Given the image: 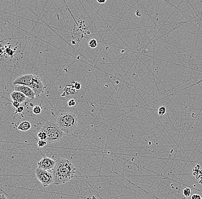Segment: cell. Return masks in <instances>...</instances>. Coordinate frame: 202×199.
<instances>
[{"instance_id":"1","label":"cell","mask_w":202,"mask_h":199,"mask_svg":"<svg viewBox=\"0 0 202 199\" xmlns=\"http://www.w3.org/2000/svg\"><path fill=\"white\" fill-rule=\"evenodd\" d=\"M76 168L69 159L61 158L56 161L53 169L54 184L56 185L64 184L74 178Z\"/></svg>"},{"instance_id":"2","label":"cell","mask_w":202,"mask_h":199,"mask_svg":"<svg viewBox=\"0 0 202 199\" xmlns=\"http://www.w3.org/2000/svg\"><path fill=\"white\" fill-rule=\"evenodd\" d=\"M56 123L64 133L70 134L76 129L78 118L73 112H64L58 116Z\"/></svg>"},{"instance_id":"3","label":"cell","mask_w":202,"mask_h":199,"mask_svg":"<svg viewBox=\"0 0 202 199\" xmlns=\"http://www.w3.org/2000/svg\"><path fill=\"white\" fill-rule=\"evenodd\" d=\"M41 130L45 132L47 135V142L50 143L59 141L64 135V133L57 124L52 122H47Z\"/></svg>"},{"instance_id":"4","label":"cell","mask_w":202,"mask_h":199,"mask_svg":"<svg viewBox=\"0 0 202 199\" xmlns=\"http://www.w3.org/2000/svg\"><path fill=\"white\" fill-rule=\"evenodd\" d=\"M35 174L37 179L42 184L44 187H47L52 184H54L53 174L50 172L38 168L36 169Z\"/></svg>"},{"instance_id":"5","label":"cell","mask_w":202,"mask_h":199,"mask_svg":"<svg viewBox=\"0 0 202 199\" xmlns=\"http://www.w3.org/2000/svg\"><path fill=\"white\" fill-rule=\"evenodd\" d=\"M28 87L33 91L36 96H39L41 94L44 92L45 90V87L43 81L37 75H35L33 81Z\"/></svg>"},{"instance_id":"6","label":"cell","mask_w":202,"mask_h":199,"mask_svg":"<svg viewBox=\"0 0 202 199\" xmlns=\"http://www.w3.org/2000/svg\"><path fill=\"white\" fill-rule=\"evenodd\" d=\"M56 164V161L50 157L44 156L42 159L38 162V167L39 168L47 170H51L54 168Z\"/></svg>"},{"instance_id":"7","label":"cell","mask_w":202,"mask_h":199,"mask_svg":"<svg viewBox=\"0 0 202 199\" xmlns=\"http://www.w3.org/2000/svg\"><path fill=\"white\" fill-rule=\"evenodd\" d=\"M35 75L32 74H25L21 75L17 78L13 82L14 85H21L29 86L35 78Z\"/></svg>"},{"instance_id":"8","label":"cell","mask_w":202,"mask_h":199,"mask_svg":"<svg viewBox=\"0 0 202 199\" xmlns=\"http://www.w3.org/2000/svg\"><path fill=\"white\" fill-rule=\"evenodd\" d=\"M14 91H19L24 94L26 97L30 99H35L36 97L33 91L28 86H21V85H16L14 87Z\"/></svg>"},{"instance_id":"9","label":"cell","mask_w":202,"mask_h":199,"mask_svg":"<svg viewBox=\"0 0 202 199\" xmlns=\"http://www.w3.org/2000/svg\"><path fill=\"white\" fill-rule=\"evenodd\" d=\"M10 98L13 100L17 101L20 103H22L26 100V96L20 92L14 91L10 94Z\"/></svg>"},{"instance_id":"10","label":"cell","mask_w":202,"mask_h":199,"mask_svg":"<svg viewBox=\"0 0 202 199\" xmlns=\"http://www.w3.org/2000/svg\"><path fill=\"white\" fill-rule=\"evenodd\" d=\"M76 92H77L76 90H75V89L74 88L73 84L67 85L64 87L63 90V92L61 95V97H64L70 95H74Z\"/></svg>"},{"instance_id":"11","label":"cell","mask_w":202,"mask_h":199,"mask_svg":"<svg viewBox=\"0 0 202 199\" xmlns=\"http://www.w3.org/2000/svg\"><path fill=\"white\" fill-rule=\"evenodd\" d=\"M32 125L28 121H24L19 125L17 129L21 131H27L31 129Z\"/></svg>"},{"instance_id":"12","label":"cell","mask_w":202,"mask_h":199,"mask_svg":"<svg viewBox=\"0 0 202 199\" xmlns=\"http://www.w3.org/2000/svg\"><path fill=\"white\" fill-rule=\"evenodd\" d=\"M38 137L39 138L40 140H44V141H47V135L45 133V132H44L43 130H40L38 134Z\"/></svg>"},{"instance_id":"13","label":"cell","mask_w":202,"mask_h":199,"mask_svg":"<svg viewBox=\"0 0 202 199\" xmlns=\"http://www.w3.org/2000/svg\"><path fill=\"white\" fill-rule=\"evenodd\" d=\"M89 45L91 48H95L97 47V46H98L97 40L96 39H92V40H90L89 41Z\"/></svg>"},{"instance_id":"14","label":"cell","mask_w":202,"mask_h":199,"mask_svg":"<svg viewBox=\"0 0 202 199\" xmlns=\"http://www.w3.org/2000/svg\"><path fill=\"white\" fill-rule=\"evenodd\" d=\"M48 143V142L47 141H44V140H40L38 141V146L39 148H44L45 147Z\"/></svg>"},{"instance_id":"15","label":"cell","mask_w":202,"mask_h":199,"mask_svg":"<svg viewBox=\"0 0 202 199\" xmlns=\"http://www.w3.org/2000/svg\"><path fill=\"white\" fill-rule=\"evenodd\" d=\"M41 111H42L41 107L39 106H35L33 109V112L36 115L40 114L41 112Z\"/></svg>"},{"instance_id":"16","label":"cell","mask_w":202,"mask_h":199,"mask_svg":"<svg viewBox=\"0 0 202 199\" xmlns=\"http://www.w3.org/2000/svg\"><path fill=\"white\" fill-rule=\"evenodd\" d=\"M191 190L189 188H185L183 190V195L186 198H189L191 196Z\"/></svg>"},{"instance_id":"17","label":"cell","mask_w":202,"mask_h":199,"mask_svg":"<svg viewBox=\"0 0 202 199\" xmlns=\"http://www.w3.org/2000/svg\"><path fill=\"white\" fill-rule=\"evenodd\" d=\"M166 112H167V109H166L165 107L162 106V107H160L159 109V110H158V114H159V115L162 116V115H164Z\"/></svg>"},{"instance_id":"18","label":"cell","mask_w":202,"mask_h":199,"mask_svg":"<svg viewBox=\"0 0 202 199\" xmlns=\"http://www.w3.org/2000/svg\"><path fill=\"white\" fill-rule=\"evenodd\" d=\"M74 85V88L75 89V90H79L81 89L82 87V84L79 82H78V81H75V82H74L73 84Z\"/></svg>"},{"instance_id":"19","label":"cell","mask_w":202,"mask_h":199,"mask_svg":"<svg viewBox=\"0 0 202 199\" xmlns=\"http://www.w3.org/2000/svg\"><path fill=\"white\" fill-rule=\"evenodd\" d=\"M76 105V101L74 100H69L68 102V106L70 107H74Z\"/></svg>"},{"instance_id":"20","label":"cell","mask_w":202,"mask_h":199,"mask_svg":"<svg viewBox=\"0 0 202 199\" xmlns=\"http://www.w3.org/2000/svg\"><path fill=\"white\" fill-rule=\"evenodd\" d=\"M12 105L14 107H15L16 109H17L18 107H19L20 106V103L17 101H14V100H13L12 101Z\"/></svg>"},{"instance_id":"21","label":"cell","mask_w":202,"mask_h":199,"mask_svg":"<svg viewBox=\"0 0 202 199\" xmlns=\"http://www.w3.org/2000/svg\"><path fill=\"white\" fill-rule=\"evenodd\" d=\"M24 110V107L22 106H20L19 107H18L17 109H16V112L15 113L16 114H17V113H21L22 112H23Z\"/></svg>"},{"instance_id":"22","label":"cell","mask_w":202,"mask_h":199,"mask_svg":"<svg viewBox=\"0 0 202 199\" xmlns=\"http://www.w3.org/2000/svg\"><path fill=\"white\" fill-rule=\"evenodd\" d=\"M191 199H202V198L199 195L194 194L191 196Z\"/></svg>"},{"instance_id":"23","label":"cell","mask_w":202,"mask_h":199,"mask_svg":"<svg viewBox=\"0 0 202 199\" xmlns=\"http://www.w3.org/2000/svg\"><path fill=\"white\" fill-rule=\"evenodd\" d=\"M0 199H8L6 196L3 194H0Z\"/></svg>"},{"instance_id":"24","label":"cell","mask_w":202,"mask_h":199,"mask_svg":"<svg viewBox=\"0 0 202 199\" xmlns=\"http://www.w3.org/2000/svg\"><path fill=\"white\" fill-rule=\"evenodd\" d=\"M97 2L98 3H100V4H105V3L106 2V0H104V1H100V0L99 1V0H98Z\"/></svg>"},{"instance_id":"25","label":"cell","mask_w":202,"mask_h":199,"mask_svg":"<svg viewBox=\"0 0 202 199\" xmlns=\"http://www.w3.org/2000/svg\"><path fill=\"white\" fill-rule=\"evenodd\" d=\"M140 12H139V11H137L136 12V15L137 16H141V14H140Z\"/></svg>"}]
</instances>
